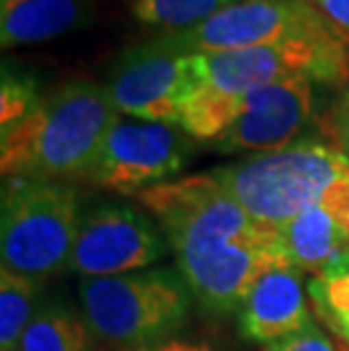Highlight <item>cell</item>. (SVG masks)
<instances>
[{
  "label": "cell",
  "instance_id": "2",
  "mask_svg": "<svg viewBox=\"0 0 349 351\" xmlns=\"http://www.w3.org/2000/svg\"><path fill=\"white\" fill-rule=\"evenodd\" d=\"M116 118L105 84L66 82L43 95L23 123L0 136L3 177L84 182Z\"/></svg>",
  "mask_w": 349,
  "mask_h": 351
},
{
  "label": "cell",
  "instance_id": "16",
  "mask_svg": "<svg viewBox=\"0 0 349 351\" xmlns=\"http://www.w3.org/2000/svg\"><path fill=\"white\" fill-rule=\"evenodd\" d=\"M41 281L0 270V351H14L39 311Z\"/></svg>",
  "mask_w": 349,
  "mask_h": 351
},
{
  "label": "cell",
  "instance_id": "9",
  "mask_svg": "<svg viewBox=\"0 0 349 351\" xmlns=\"http://www.w3.org/2000/svg\"><path fill=\"white\" fill-rule=\"evenodd\" d=\"M163 36L202 55L295 39H340L306 0H236L202 25Z\"/></svg>",
  "mask_w": 349,
  "mask_h": 351
},
{
  "label": "cell",
  "instance_id": "4",
  "mask_svg": "<svg viewBox=\"0 0 349 351\" xmlns=\"http://www.w3.org/2000/svg\"><path fill=\"white\" fill-rule=\"evenodd\" d=\"M213 177L272 229L313 206L349 202V154L322 138H300L279 152L245 156L215 168Z\"/></svg>",
  "mask_w": 349,
  "mask_h": 351
},
{
  "label": "cell",
  "instance_id": "5",
  "mask_svg": "<svg viewBox=\"0 0 349 351\" xmlns=\"http://www.w3.org/2000/svg\"><path fill=\"white\" fill-rule=\"evenodd\" d=\"M80 313L95 340L105 345L143 351L173 340L189 322L193 293L177 267L82 279L77 286Z\"/></svg>",
  "mask_w": 349,
  "mask_h": 351
},
{
  "label": "cell",
  "instance_id": "22",
  "mask_svg": "<svg viewBox=\"0 0 349 351\" xmlns=\"http://www.w3.org/2000/svg\"><path fill=\"white\" fill-rule=\"evenodd\" d=\"M333 132H336L338 147L345 154H349V88L340 95L336 104V114H333Z\"/></svg>",
  "mask_w": 349,
  "mask_h": 351
},
{
  "label": "cell",
  "instance_id": "13",
  "mask_svg": "<svg viewBox=\"0 0 349 351\" xmlns=\"http://www.w3.org/2000/svg\"><path fill=\"white\" fill-rule=\"evenodd\" d=\"M288 267L317 274L349 250V202L320 204L277 229Z\"/></svg>",
  "mask_w": 349,
  "mask_h": 351
},
{
  "label": "cell",
  "instance_id": "19",
  "mask_svg": "<svg viewBox=\"0 0 349 351\" xmlns=\"http://www.w3.org/2000/svg\"><path fill=\"white\" fill-rule=\"evenodd\" d=\"M39 102L41 95L36 80L27 73H19L5 66L3 82H0V130L3 134L23 123Z\"/></svg>",
  "mask_w": 349,
  "mask_h": 351
},
{
  "label": "cell",
  "instance_id": "1",
  "mask_svg": "<svg viewBox=\"0 0 349 351\" xmlns=\"http://www.w3.org/2000/svg\"><path fill=\"white\" fill-rule=\"evenodd\" d=\"M134 197L159 222L175 267L204 311L239 313L263 274L288 267L277 229L245 211L213 173L163 182Z\"/></svg>",
  "mask_w": 349,
  "mask_h": 351
},
{
  "label": "cell",
  "instance_id": "12",
  "mask_svg": "<svg viewBox=\"0 0 349 351\" xmlns=\"http://www.w3.org/2000/svg\"><path fill=\"white\" fill-rule=\"evenodd\" d=\"M315 324L304 293L302 272L274 267L252 288L239 311L241 335L258 345H272L302 328Z\"/></svg>",
  "mask_w": 349,
  "mask_h": 351
},
{
  "label": "cell",
  "instance_id": "24",
  "mask_svg": "<svg viewBox=\"0 0 349 351\" xmlns=\"http://www.w3.org/2000/svg\"><path fill=\"white\" fill-rule=\"evenodd\" d=\"M347 345H349V338H347Z\"/></svg>",
  "mask_w": 349,
  "mask_h": 351
},
{
  "label": "cell",
  "instance_id": "15",
  "mask_svg": "<svg viewBox=\"0 0 349 351\" xmlns=\"http://www.w3.org/2000/svg\"><path fill=\"white\" fill-rule=\"evenodd\" d=\"M91 331L73 304L53 300L39 306L14 351H88Z\"/></svg>",
  "mask_w": 349,
  "mask_h": 351
},
{
  "label": "cell",
  "instance_id": "11",
  "mask_svg": "<svg viewBox=\"0 0 349 351\" xmlns=\"http://www.w3.org/2000/svg\"><path fill=\"white\" fill-rule=\"evenodd\" d=\"M315 80L288 77L261 86L241 102L232 125L213 141L222 154H270L300 141L315 116Z\"/></svg>",
  "mask_w": 349,
  "mask_h": 351
},
{
  "label": "cell",
  "instance_id": "21",
  "mask_svg": "<svg viewBox=\"0 0 349 351\" xmlns=\"http://www.w3.org/2000/svg\"><path fill=\"white\" fill-rule=\"evenodd\" d=\"M349 46V0H306Z\"/></svg>",
  "mask_w": 349,
  "mask_h": 351
},
{
  "label": "cell",
  "instance_id": "17",
  "mask_svg": "<svg viewBox=\"0 0 349 351\" xmlns=\"http://www.w3.org/2000/svg\"><path fill=\"white\" fill-rule=\"evenodd\" d=\"M236 0H128L130 12L141 25L168 32H184L209 21Z\"/></svg>",
  "mask_w": 349,
  "mask_h": 351
},
{
  "label": "cell",
  "instance_id": "6",
  "mask_svg": "<svg viewBox=\"0 0 349 351\" xmlns=\"http://www.w3.org/2000/svg\"><path fill=\"white\" fill-rule=\"evenodd\" d=\"M80 220V197L71 184L5 179L0 220L3 267L34 281L66 270Z\"/></svg>",
  "mask_w": 349,
  "mask_h": 351
},
{
  "label": "cell",
  "instance_id": "7",
  "mask_svg": "<svg viewBox=\"0 0 349 351\" xmlns=\"http://www.w3.org/2000/svg\"><path fill=\"white\" fill-rule=\"evenodd\" d=\"M202 84V52L177 48L161 34L125 50L111 66L105 88L118 116L180 127Z\"/></svg>",
  "mask_w": 349,
  "mask_h": 351
},
{
  "label": "cell",
  "instance_id": "23",
  "mask_svg": "<svg viewBox=\"0 0 349 351\" xmlns=\"http://www.w3.org/2000/svg\"><path fill=\"white\" fill-rule=\"evenodd\" d=\"M143 351H213L209 345H197V342H184V340H168L163 345L143 349Z\"/></svg>",
  "mask_w": 349,
  "mask_h": 351
},
{
  "label": "cell",
  "instance_id": "18",
  "mask_svg": "<svg viewBox=\"0 0 349 351\" xmlns=\"http://www.w3.org/2000/svg\"><path fill=\"white\" fill-rule=\"evenodd\" d=\"M309 297L320 315L340 338H349V250L336 256L322 272L313 274Z\"/></svg>",
  "mask_w": 349,
  "mask_h": 351
},
{
  "label": "cell",
  "instance_id": "10",
  "mask_svg": "<svg viewBox=\"0 0 349 351\" xmlns=\"http://www.w3.org/2000/svg\"><path fill=\"white\" fill-rule=\"evenodd\" d=\"M168 250L161 229L143 211L118 202H102L82 213L66 272L82 279L132 274L159 263Z\"/></svg>",
  "mask_w": 349,
  "mask_h": 351
},
{
  "label": "cell",
  "instance_id": "14",
  "mask_svg": "<svg viewBox=\"0 0 349 351\" xmlns=\"http://www.w3.org/2000/svg\"><path fill=\"white\" fill-rule=\"evenodd\" d=\"M98 0H0V46L5 50L53 41L88 25Z\"/></svg>",
  "mask_w": 349,
  "mask_h": 351
},
{
  "label": "cell",
  "instance_id": "3",
  "mask_svg": "<svg viewBox=\"0 0 349 351\" xmlns=\"http://www.w3.org/2000/svg\"><path fill=\"white\" fill-rule=\"evenodd\" d=\"M202 62L204 84L180 123L195 143H213L232 125L245 95L261 86L300 75L331 86L349 82V46L343 39H295L211 52Z\"/></svg>",
  "mask_w": 349,
  "mask_h": 351
},
{
  "label": "cell",
  "instance_id": "20",
  "mask_svg": "<svg viewBox=\"0 0 349 351\" xmlns=\"http://www.w3.org/2000/svg\"><path fill=\"white\" fill-rule=\"evenodd\" d=\"M263 351H338V347L333 345V340L315 322L302 328V331L288 335V338L265 345Z\"/></svg>",
  "mask_w": 349,
  "mask_h": 351
},
{
  "label": "cell",
  "instance_id": "8",
  "mask_svg": "<svg viewBox=\"0 0 349 351\" xmlns=\"http://www.w3.org/2000/svg\"><path fill=\"white\" fill-rule=\"evenodd\" d=\"M193 141L182 127L116 118L84 182L118 193H136L173 182L193 156Z\"/></svg>",
  "mask_w": 349,
  "mask_h": 351
}]
</instances>
